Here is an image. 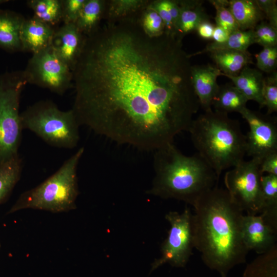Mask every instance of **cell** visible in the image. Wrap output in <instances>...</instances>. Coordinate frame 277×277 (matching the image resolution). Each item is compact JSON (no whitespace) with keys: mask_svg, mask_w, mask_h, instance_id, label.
Here are the masks:
<instances>
[{"mask_svg":"<svg viewBox=\"0 0 277 277\" xmlns=\"http://www.w3.org/2000/svg\"><path fill=\"white\" fill-rule=\"evenodd\" d=\"M256 66L261 71L272 73L275 70L277 65V47H264L255 55Z\"/></svg>","mask_w":277,"mask_h":277,"instance_id":"obj_32","label":"cell"},{"mask_svg":"<svg viewBox=\"0 0 277 277\" xmlns=\"http://www.w3.org/2000/svg\"><path fill=\"white\" fill-rule=\"evenodd\" d=\"M198 153L215 172L235 167L246 154V135L238 121L212 109L193 119L188 129Z\"/></svg>","mask_w":277,"mask_h":277,"instance_id":"obj_4","label":"cell"},{"mask_svg":"<svg viewBox=\"0 0 277 277\" xmlns=\"http://www.w3.org/2000/svg\"><path fill=\"white\" fill-rule=\"evenodd\" d=\"M214 27L215 26L209 21H205L199 25L196 31L201 38L209 40L212 39Z\"/></svg>","mask_w":277,"mask_h":277,"instance_id":"obj_37","label":"cell"},{"mask_svg":"<svg viewBox=\"0 0 277 277\" xmlns=\"http://www.w3.org/2000/svg\"><path fill=\"white\" fill-rule=\"evenodd\" d=\"M23 160L18 154L0 164V204L10 195L19 181Z\"/></svg>","mask_w":277,"mask_h":277,"instance_id":"obj_23","label":"cell"},{"mask_svg":"<svg viewBox=\"0 0 277 277\" xmlns=\"http://www.w3.org/2000/svg\"><path fill=\"white\" fill-rule=\"evenodd\" d=\"M209 2L216 10V26L224 28L230 34L240 30L229 9V1L209 0Z\"/></svg>","mask_w":277,"mask_h":277,"instance_id":"obj_28","label":"cell"},{"mask_svg":"<svg viewBox=\"0 0 277 277\" xmlns=\"http://www.w3.org/2000/svg\"><path fill=\"white\" fill-rule=\"evenodd\" d=\"M243 277H277V245L248 264Z\"/></svg>","mask_w":277,"mask_h":277,"instance_id":"obj_27","label":"cell"},{"mask_svg":"<svg viewBox=\"0 0 277 277\" xmlns=\"http://www.w3.org/2000/svg\"><path fill=\"white\" fill-rule=\"evenodd\" d=\"M255 44L254 29L238 30L231 33L228 39L222 43L212 42L201 51L189 54L190 57L214 51L233 50L242 51H247V48Z\"/></svg>","mask_w":277,"mask_h":277,"instance_id":"obj_24","label":"cell"},{"mask_svg":"<svg viewBox=\"0 0 277 277\" xmlns=\"http://www.w3.org/2000/svg\"><path fill=\"white\" fill-rule=\"evenodd\" d=\"M248 101L234 85L226 84L219 85L212 106H213L215 111L227 114L231 112L240 113L246 107Z\"/></svg>","mask_w":277,"mask_h":277,"instance_id":"obj_21","label":"cell"},{"mask_svg":"<svg viewBox=\"0 0 277 277\" xmlns=\"http://www.w3.org/2000/svg\"><path fill=\"white\" fill-rule=\"evenodd\" d=\"M230 34L224 28L215 26L213 30L212 39L214 43H222L228 39Z\"/></svg>","mask_w":277,"mask_h":277,"instance_id":"obj_38","label":"cell"},{"mask_svg":"<svg viewBox=\"0 0 277 277\" xmlns=\"http://www.w3.org/2000/svg\"><path fill=\"white\" fill-rule=\"evenodd\" d=\"M221 277H227V276H221Z\"/></svg>","mask_w":277,"mask_h":277,"instance_id":"obj_40","label":"cell"},{"mask_svg":"<svg viewBox=\"0 0 277 277\" xmlns=\"http://www.w3.org/2000/svg\"><path fill=\"white\" fill-rule=\"evenodd\" d=\"M263 207L260 213L268 222L277 224V175H262L260 181Z\"/></svg>","mask_w":277,"mask_h":277,"instance_id":"obj_25","label":"cell"},{"mask_svg":"<svg viewBox=\"0 0 277 277\" xmlns=\"http://www.w3.org/2000/svg\"><path fill=\"white\" fill-rule=\"evenodd\" d=\"M55 30L34 17L25 19L20 31L22 51L34 54L49 47Z\"/></svg>","mask_w":277,"mask_h":277,"instance_id":"obj_15","label":"cell"},{"mask_svg":"<svg viewBox=\"0 0 277 277\" xmlns=\"http://www.w3.org/2000/svg\"><path fill=\"white\" fill-rule=\"evenodd\" d=\"M149 5L155 10L163 20L165 32L175 36V27L169 12L167 0H158L149 2Z\"/></svg>","mask_w":277,"mask_h":277,"instance_id":"obj_34","label":"cell"},{"mask_svg":"<svg viewBox=\"0 0 277 277\" xmlns=\"http://www.w3.org/2000/svg\"><path fill=\"white\" fill-rule=\"evenodd\" d=\"M85 35L75 24H63L54 31L51 46L56 55L72 71L81 51Z\"/></svg>","mask_w":277,"mask_h":277,"instance_id":"obj_13","label":"cell"},{"mask_svg":"<svg viewBox=\"0 0 277 277\" xmlns=\"http://www.w3.org/2000/svg\"><path fill=\"white\" fill-rule=\"evenodd\" d=\"M242 233L247 249L259 254L277 245V230L272 227L260 214L243 215Z\"/></svg>","mask_w":277,"mask_h":277,"instance_id":"obj_12","label":"cell"},{"mask_svg":"<svg viewBox=\"0 0 277 277\" xmlns=\"http://www.w3.org/2000/svg\"><path fill=\"white\" fill-rule=\"evenodd\" d=\"M229 8L241 30L254 29L265 18L255 0H230Z\"/></svg>","mask_w":277,"mask_h":277,"instance_id":"obj_20","label":"cell"},{"mask_svg":"<svg viewBox=\"0 0 277 277\" xmlns=\"http://www.w3.org/2000/svg\"><path fill=\"white\" fill-rule=\"evenodd\" d=\"M221 73L215 65L208 64L191 67L192 86L204 111L211 109L212 102L219 86L216 79Z\"/></svg>","mask_w":277,"mask_h":277,"instance_id":"obj_14","label":"cell"},{"mask_svg":"<svg viewBox=\"0 0 277 277\" xmlns=\"http://www.w3.org/2000/svg\"><path fill=\"white\" fill-rule=\"evenodd\" d=\"M230 79L233 85L249 100L257 102L260 107H264L262 90L264 76L258 69L248 66L244 67L236 75L223 74Z\"/></svg>","mask_w":277,"mask_h":277,"instance_id":"obj_18","label":"cell"},{"mask_svg":"<svg viewBox=\"0 0 277 277\" xmlns=\"http://www.w3.org/2000/svg\"><path fill=\"white\" fill-rule=\"evenodd\" d=\"M8 2V1L7 0H0V5L2 4L5 3L6 2Z\"/></svg>","mask_w":277,"mask_h":277,"instance_id":"obj_39","label":"cell"},{"mask_svg":"<svg viewBox=\"0 0 277 277\" xmlns=\"http://www.w3.org/2000/svg\"><path fill=\"white\" fill-rule=\"evenodd\" d=\"M106 2L102 0H86L75 23L78 30L87 36L100 26L104 16Z\"/></svg>","mask_w":277,"mask_h":277,"instance_id":"obj_22","label":"cell"},{"mask_svg":"<svg viewBox=\"0 0 277 277\" xmlns=\"http://www.w3.org/2000/svg\"><path fill=\"white\" fill-rule=\"evenodd\" d=\"M268 23L277 29V5L276 0H255Z\"/></svg>","mask_w":277,"mask_h":277,"instance_id":"obj_35","label":"cell"},{"mask_svg":"<svg viewBox=\"0 0 277 277\" xmlns=\"http://www.w3.org/2000/svg\"><path fill=\"white\" fill-rule=\"evenodd\" d=\"M260 162L256 159L243 160L224 175L226 190L231 200L246 214H259L262 209Z\"/></svg>","mask_w":277,"mask_h":277,"instance_id":"obj_8","label":"cell"},{"mask_svg":"<svg viewBox=\"0 0 277 277\" xmlns=\"http://www.w3.org/2000/svg\"><path fill=\"white\" fill-rule=\"evenodd\" d=\"M28 84L63 95L73 88V73L51 46L33 54L24 70Z\"/></svg>","mask_w":277,"mask_h":277,"instance_id":"obj_10","label":"cell"},{"mask_svg":"<svg viewBox=\"0 0 277 277\" xmlns=\"http://www.w3.org/2000/svg\"><path fill=\"white\" fill-rule=\"evenodd\" d=\"M140 15L107 19L85 36L72 71V110L95 133L154 151L188 130L200 105L182 41L149 35Z\"/></svg>","mask_w":277,"mask_h":277,"instance_id":"obj_1","label":"cell"},{"mask_svg":"<svg viewBox=\"0 0 277 277\" xmlns=\"http://www.w3.org/2000/svg\"><path fill=\"white\" fill-rule=\"evenodd\" d=\"M194 248L205 265L227 276L235 266L246 262L249 250L242 233L244 212L226 189L216 185L204 192L192 206Z\"/></svg>","mask_w":277,"mask_h":277,"instance_id":"obj_2","label":"cell"},{"mask_svg":"<svg viewBox=\"0 0 277 277\" xmlns=\"http://www.w3.org/2000/svg\"><path fill=\"white\" fill-rule=\"evenodd\" d=\"M27 4L33 17L55 29L62 22V0H29Z\"/></svg>","mask_w":277,"mask_h":277,"instance_id":"obj_26","label":"cell"},{"mask_svg":"<svg viewBox=\"0 0 277 277\" xmlns=\"http://www.w3.org/2000/svg\"><path fill=\"white\" fill-rule=\"evenodd\" d=\"M0 248H1V243H0Z\"/></svg>","mask_w":277,"mask_h":277,"instance_id":"obj_41","label":"cell"},{"mask_svg":"<svg viewBox=\"0 0 277 277\" xmlns=\"http://www.w3.org/2000/svg\"><path fill=\"white\" fill-rule=\"evenodd\" d=\"M209 53L215 65L225 75H238L244 67L253 63L251 54L247 51L224 50Z\"/></svg>","mask_w":277,"mask_h":277,"instance_id":"obj_19","label":"cell"},{"mask_svg":"<svg viewBox=\"0 0 277 277\" xmlns=\"http://www.w3.org/2000/svg\"><path fill=\"white\" fill-rule=\"evenodd\" d=\"M180 13L177 22L175 36L180 40L186 34L196 30L199 25L203 21H209L202 6L203 1H177Z\"/></svg>","mask_w":277,"mask_h":277,"instance_id":"obj_17","label":"cell"},{"mask_svg":"<svg viewBox=\"0 0 277 277\" xmlns=\"http://www.w3.org/2000/svg\"><path fill=\"white\" fill-rule=\"evenodd\" d=\"M149 3L141 12V24L145 32L149 35L159 36L165 32L164 24L159 14L150 7Z\"/></svg>","mask_w":277,"mask_h":277,"instance_id":"obj_29","label":"cell"},{"mask_svg":"<svg viewBox=\"0 0 277 277\" xmlns=\"http://www.w3.org/2000/svg\"><path fill=\"white\" fill-rule=\"evenodd\" d=\"M26 18L21 14L0 9V48L9 52L22 51L20 31Z\"/></svg>","mask_w":277,"mask_h":277,"instance_id":"obj_16","label":"cell"},{"mask_svg":"<svg viewBox=\"0 0 277 277\" xmlns=\"http://www.w3.org/2000/svg\"><path fill=\"white\" fill-rule=\"evenodd\" d=\"M153 165L154 175L147 193L191 206L219 180L198 153L186 156L173 143L154 151Z\"/></svg>","mask_w":277,"mask_h":277,"instance_id":"obj_3","label":"cell"},{"mask_svg":"<svg viewBox=\"0 0 277 277\" xmlns=\"http://www.w3.org/2000/svg\"><path fill=\"white\" fill-rule=\"evenodd\" d=\"M255 44L263 47H274L277 44V29L268 22L262 21L254 29Z\"/></svg>","mask_w":277,"mask_h":277,"instance_id":"obj_31","label":"cell"},{"mask_svg":"<svg viewBox=\"0 0 277 277\" xmlns=\"http://www.w3.org/2000/svg\"><path fill=\"white\" fill-rule=\"evenodd\" d=\"M192 214L188 207L181 213L170 211L166 214L170 229L161 245V255L152 263L150 272L167 263L176 268L186 266L194 248Z\"/></svg>","mask_w":277,"mask_h":277,"instance_id":"obj_9","label":"cell"},{"mask_svg":"<svg viewBox=\"0 0 277 277\" xmlns=\"http://www.w3.org/2000/svg\"><path fill=\"white\" fill-rule=\"evenodd\" d=\"M27 84L24 70L0 74V164L19 154L23 130L20 101Z\"/></svg>","mask_w":277,"mask_h":277,"instance_id":"obj_7","label":"cell"},{"mask_svg":"<svg viewBox=\"0 0 277 277\" xmlns=\"http://www.w3.org/2000/svg\"><path fill=\"white\" fill-rule=\"evenodd\" d=\"M240 113L249 127L246 135V154L261 161L267 155L277 152V124L275 118L247 107Z\"/></svg>","mask_w":277,"mask_h":277,"instance_id":"obj_11","label":"cell"},{"mask_svg":"<svg viewBox=\"0 0 277 277\" xmlns=\"http://www.w3.org/2000/svg\"><path fill=\"white\" fill-rule=\"evenodd\" d=\"M84 152V148H80L53 174L36 187L22 193L8 213L26 209L53 213L75 209L79 194L77 168Z\"/></svg>","mask_w":277,"mask_h":277,"instance_id":"obj_5","label":"cell"},{"mask_svg":"<svg viewBox=\"0 0 277 277\" xmlns=\"http://www.w3.org/2000/svg\"><path fill=\"white\" fill-rule=\"evenodd\" d=\"M23 130L34 133L49 145L62 149L75 148L80 139V127L72 109L60 110L52 101H39L21 113Z\"/></svg>","mask_w":277,"mask_h":277,"instance_id":"obj_6","label":"cell"},{"mask_svg":"<svg viewBox=\"0 0 277 277\" xmlns=\"http://www.w3.org/2000/svg\"><path fill=\"white\" fill-rule=\"evenodd\" d=\"M264 107L267 109V114L277 111V72L269 73L264 77L262 90Z\"/></svg>","mask_w":277,"mask_h":277,"instance_id":"obj_30","label":"cell"},{"mask_svg":"<svg viewBox=\"0 0 277 277\" xmlns=\"http://www.w3.org/2000/svg\"><path fill=\"white\" fill-rule=\"evenodd\" d=\"M85 1L62 0V22L64 24H75Z\"/></svg>","mask_w":277,"mask_h":277,"instance_id":"obj_33","label":"cell"},{"mask_svg":"<svg viewBox=\"0 0 277 277\" xmlns=\"http://www.w3.org/2000/svg\"><path fill=\"white\" fill-rule=\"evenodd\" d=\"M260 170L262 174L267 172L277 175V152L267 155L261 161Z\"/></svg>","mask_w":277,"mask_h":277,"instance_id":"obj_36","label":"cell"}]
</instances>
